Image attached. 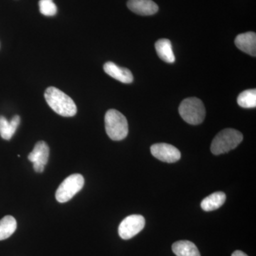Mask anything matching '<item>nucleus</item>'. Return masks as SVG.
Returning a JSON list of instances; mask_svg holds the SVG:
<instances>
[{
	"instance_id": "1",
	"label": "nucleus",
	"mask_w": 256,
	"mask_h": 256,
	"mask_svg": "<svg viewBox=\"0 0 256 256\" xmlns=\"http://www.w3.org/2000/svg\"><path fill=\"white\" fill-rule=\"evenodd\" d=\"M47 104L57 114L72 117L77 112V107L72 98L55 87H50L44 94Z\"/></svg>"
},
{
	"instance_id": "2",
	"label": "nucleus",
	"mask_w": 256,
	"mask_h": 256,
	"mask_svg": "<svg viewBox=\"0 0 256 256\" xmlns=\"http://www.w3.org/2000/svg\"><path fill=\"white\" fill-rule=\"evenodd\" d=\"M244 137L242 133L235 129L223 130L212 141L210 151L216 156L228 152L237 148L242 142Z\"/></svg>"
},
{
	"instance_id": "3",
	"label": "nucleus",
	"mask_w": 256,
	"mask_h": 256,
	"mask_svg": "<svg viewBox=\"0 0 256 256\" xmlns=\"http://www.w3.org/2000/svg\"><path fill=\"white\" fill-rule=\"evenodd\" d=\"M105 127L108 136L112 140H122L128 136L127 119L120 112L114 109H110L106 112Z\"/></svg>"
},
{
	"instance_id": "4",
	"label": "nucleus",
	"mask_w": 256,
	"mask_h": 256,
	"mask_svg": "<svg viewBox=\"0 0 256 256\" xmlns=\"http://www.w3.org/2000/svg\"><path fill=\"white\" fill-rule=\"evenodd\" d=\"M178 112L185 122L194 126L201 124L206 116L203 102L195 97L184 100L178 108Z\"/></svg>"
},
{
	"instance_id": "5",
	"label": "nucleus",
	"mask_w": 256,
	"mask_h": 256,
	"mask_svg": "<svg viewBox=\"0 0 256 256\" xmlns=\"http://www.w3.org/2000/svg\"><path fill=\"white\" fill-rule=\"evenodd\" d=\"M84 186V178L82 174L70 175L64 180L56 192V198L60 203L70 201Z\"/></svg>"
},
{
	"instance_id": "6",
	"label": "nucleus",
	"mask_w": 256,
	"mask_h": 256,
	"mask_svg": "<svg viewBox=\"0 0 256 256\" xmlns=\"http://www.w3.org/2000/svg\"><path fill=\"white\" fill-rule=\"evenodd\" d=\"M146 220L141 215H130L126 217L120 224L118 234L124 240L132 238L144 228Z\"/></svg>"
},
{
	"instance_id": "7",
	"label": "nucleus",
	"mask_w": 256,
	"mask_h": 256,
	"mask_svg": "<svg viewBox=\"0 0 256 256\" xmlns=\"http://www.w3.org/2000/svg\"><path fill=\"white\" fill-rule=\"evenodd\" d=\"M152 154L164 162L174 163L181 158V152L178 148L166 143H158L151 146Z\"/></svg>"
},
{
	"instance_id": "8",
	"label": "nucleus",
	"mask_w": 256,
	"mask_h": 256,
	"mask_svg": "<svg viewBox=\"0 0 256 256\" xmlns=\"http://www.w3.org/2000/svg\"><path fill=\"white\" fill-rule=\"evenodd\" d=\"M50 148L46 142L40 141L35 144L34 148L30 153L28 159L33 163L34 170L38 173L43 172L48 162Z\"/></svg>"
},
{
	"instance_id": "9",
	"label": "nucleus",
	"mask_w": 256,
	"mask_h": 256,
	"mask_svg": "<svg viewBox=\"0 0 256 256\" xmlns=\"http://www.w3.org/2000/svg\"><path fill=\"white\" fill-rule=\"evenodd\" d=\"M128 8L132 12L142 16H150L158 12V4L152 0H129Z\"/></svg>"
},
{
	"instance_id": "10",
	"label": "nucleus",
	"mask_w": 256,
	"mask_h": 256,
	"mask_svg": "<svg viewBox=\"0 0 256 256\" xmlns=\"http://www.w3.org/2000/svg\"><path fill=\"white\" fill-rule=\"evenodd\" d=\"M104 69L108 75L124 84H131L133 82L132 72L129 69L118 66L114 62H108L104 64Z\"/></svg>"
},
{
	"instance_id": "11",
	"label": "nucleus",
	"mask_w": 256,
	"mask_h": 256,
	"mask_svg": "<svg viewBox=\"0 0 256 256\" xmlns=\"http://www.w3.org/2000/svg\"><path fill=\"white\" fill-rule=\"evenodd\" d=\"M236 46L248 54L256 56V34L255 32L240 34L235 40Z\"/></svg>"
},
{
	"instance_id": "12",
	"label": "nucleus",
	"mask_w": 256,
	"mask_h": 256,
	"mask_svg": "<svg viewBox=\"0 0 256 256\" xmlns=\"http://www.w3.org/2000/svg\"><path fill=\"white\" fill-rule=\"evenodd\" d=\"M20 124V117L15 116L10 121L4 116H0V136L6 140H10L14 136Z\"/></svg>"
},
{
	"instance_id": "13",
	"label": "nucleus",
	"mask_w": 256,
	"mask_h": 256,
	"mask_svg": "<svg viewBox=\"0 0 256 256\" xmlns=\"http://www.w3.org/2000/svg\"><path fill=\"white\" fill-rule=\"evenodd\" d=\"M156 54L162 60L166 63L172 64L175 62V56L173 52L171 42L166 38H161L156 43Z\"/></svg>"
},
{
	"instance_id": "14",
	"label": "nucleus",
	"mask_w": 256,
	"mask_h": 256,
	"mask_svg": "<svg viewBox=\"0 0 256 256\" xmlns=\"http://www.w3.org/2000/svg\"><path fill=\"white\" fill-rule=\"evenodd\" d=\"M226 198V196L224 192H214L202 200V208L205 212H212V210H218L225 203Z\"/></svg>"
},
{
	"instance_id": "15",
	"label": "nucleus",
	"mask_w": 256,
	"mask_h": 256,
	"mask_svg": "<svg viewBox=\"0 0 256 256\" xmlns=\"http://www.w3.org/2000/svg\"><path fill=\"white\" fill-rule=\"evenodd\" d=\"M172 252L176 256H201L196 245L190 240H178L172 245Z\"/></svg>"
},
{
	"instance_id": "16",
	"label": "nucleus",
	"mask_w": 256,
	"mask_h": 256,
	"mask_svg": "<svg viewBox=\"0 0 256 256\" xmlns=\"http://www.w3.org/2000/svg\"><path fill=\"white\" fill-rule=\"evenodd\" d=\"M16 220L12 216H5L0 220V240L10 238L16 230Z\"/></svg>"
},
{
	"instance_id": "17",
	"label": "nucleus",
	"mask_w": 256,
	"mask_h": 256,
	"mask_svg": "<svg viewBox=\"0 0 256 256\" xmlns=\"http://www.w3.org/2000/svg\"><path fill=\"white\" fill-rule=\"evenodd\" d=\"M237 102L239 106L244 108H254L256 107V90L249 89L240 92Z\"/></svg>"
},
{
	"instance_id": "18",
	"label": "nucleus",
	"mask_w": 256,
	"mask_h": 256,
	"mask_svg": "<svg viewBox=\"0 0 256 256\" xmlns=\"http://www.w3.org/2000/svg\"><path fill=\"white\" fill-rule=\"evenodd\" d=\"M40 12L46 16H54L57 13L56 5L53 0H40L38 2Z\"/></svg>"
},
{
	"instance_id": "19",
	"label": "nucleus",
	"mask_w": 256,
	"mask_h": 256,
	"mask_svg": "<svg viewBox=\"0 0 256 256\" xmlns=\"http://www.w3.org/2000/svg\"><path fill=\"white\" fill-rule=\"evenodd\" d=\"M232 256H248L245 254V252H242V250H236Z\"/></svg>"
}]
</instances>
